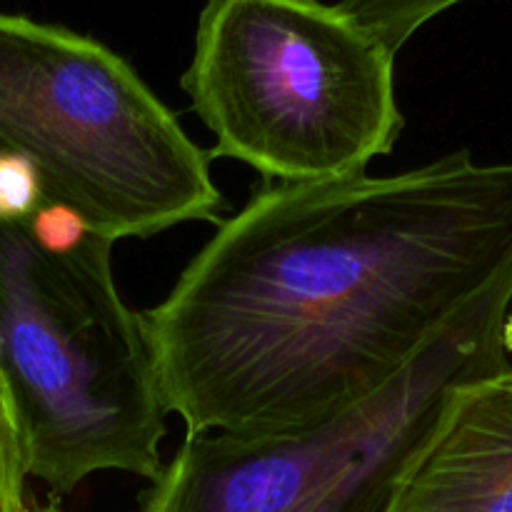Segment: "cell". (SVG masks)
I'll use <instances>...</instances> for the list:
<instances>
[{"instance_id":"1","label":"cell","mask_w":512,"mask_h":512,"mask_svg":"<svg viewBox=\"0 0 512 512\" xmlns=\"http://www.w3.org/2000/svg\"><path fill=\"white\" fill-rule=\"evenodd\" d=\"M512 250V163L265 183L143 313L185 435L320 425L398 378Z\"/></svg>"},{"instance_id":"2","label":"cell","mask_w":512,"mask_h":512,"mask_svg":"<svg viewBox=\"0 0 512 512\" xmlns=\"http://www.w3.org/2000/svg\"><path fill=\"white\" fill-rule=\"evenodd\" d=\"M115 240L90 233L48 253L25 223H0V385L28 478L65 495L95 473L153 480L165 408L143 313L113 278Z\"/></svg>"},{"instance_id":"3","label":"cell","mask_w":512,"mask_h":512,"mask_svg":"<svg viewBox=\"0 0 512 512\" xmlns=\"http://www.w3.org/2000/svg\"><path fill=\"white\" fill-rule=\"evenodd\" d=\"M180 85L213 133L210 158L265 183L368 173L405 125L393 50L320 0H205Z\"/></svg>"},{"instance_id":"4","label":"cell","mask_w":512,"mask_h":512,"mask_svg":"<svg viewBox=\"0 0 512 512\" xmlns=\"http://www.w3.org/2000/svg\"><path fill=\"white\" fill-rule=\"evenodd\" d=\"M0 153L25 158L43 200L110 240L215 223L205 153L138 70L88 35L0 13Z\"/></svg>"},{"instance_id":"5","label":"cell","mask_w":512,"mask_h":512,"mask_svg":"<svg viewBox=\"0 0 512 512\" xmlns=\"http://www.w3.org/2000/svg\"><path fill=\"white\" fill-rule=\"evenodd\" d=\"M512 250L403 373L320 425L275 435H185L138 512H380L453 388L503 373Z\"/></svg>"},{"instance_id":"6","label":"cell","mask_w":512,"mask_h":512,"mask_svg":"<svg viewBox=\"0 0 512 512\" xmlns=\"http://www.w3.org/2000/svg\"><path fill=\"white\" fill-rule=\"evenodd\" d=\"M380 512H512V365L453 388Z\"/></svg>"},{"instance_id":"7","label":"cell","mask_w":512,"mask_h":512,"mask_svg":"<svg viewBox=\"0 0 512 512\" xmlns=\"http://www.w3.org/2000/svg\"><path fill=\"white\" fill-rule=\"evenodd\" d=\"M460 3L465 0H340L338 8L398 55L428 20Z\"/></svg>"},{"instance_id":"8","label":"cell","mask_w":512,"mask_h":512,"mask_svg":"<svg viewBox=\"0 0 512 512\" xmlns=\"http://www.w3.org/2000/svg\"><path fill=\"white\" fill-rule=\"evenodd\" d=\"M43 203V183L33 165L18 155L0 153V223H28Z\"/></svg>"},{"instance_id":"9","label":"cell","mask_w":512,"mask_h":512,"mask_svg":"<svg viewBox=\"0 0 512 512\" xmlns=\"http://www.w3.org/2000/svg\"><path fill=\"white\" fill-rule=\"evenodd\" d=\"M25 455L10 400L0 385V512L25 510Z\"/></svg>"},{"instance_id":"10","label":"cell","mask_w":512,"mask_h":512,"mask_svg":"<svg viewBox=\"0 0 512 512\" xmlns=\"http://www.w3.org/2000/svg\"><path fill=\"white\" fill-rule=\"evenodd\" d=\"M25 225H28V233L35 245L48 253H73L93 233L75 210L63 203H48V200L38 205V210L30 215Z\"/></svg>"},{"instance_id":"11","label":"cell","mask_w":512,"mask_h":512,"mask_svg":"<svg viewBox=\"0 0 512 512\" xmlns=\"http://www.w3.org/2000/svg\"><path fill=\"white\" fill-rule=\"evenodd\" d=\"M503 345H505V353H512V308L505 318V328H503Z\"/></svg>"},{"instance_id":"12","label":"cell","mask_w":512,"mask_h":512,"mask_svg":"<svg viewBox=\"0 0 512 512\" xmlns=\"http://www.w3.org/2000/svg\"><path fill=\"white\" fill-rule=\"evenodd\" d=\"M23 512H63V510H58V508H33V510H28V508H25Z\"/></svg>"}]
</instances>
